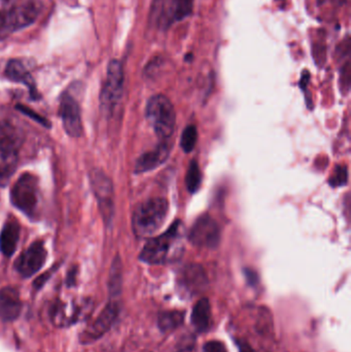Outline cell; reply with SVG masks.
Wrapping results in <instances>:
<instances>
[{
  "label": "cell",
  "mask_w": 351,
  "mask_h": 352,
  "mask_svg": "<svg viewBox=\"0 0 351 352\" xmlns=\"http://www.w3.org/2000/svg\"><path fill=\"white\" fill-rule=\"evenodd\" d=\"M78 274V267H73V268L68 272L67 278H66V285H67V287H74V285H76Z\"/></svg>",
  "instance_id": "cell-32"
},
{
  "label": "cell",
  "mask_w": 351,
  "mask_h": 352,
  "mask_svg": "<svg viewBox=\"0 0 351 352\" xmlns=\"http://www.w3.org/2000/svg\"><path fill=\"white\" fill-rule=\"evenodd\" d=\"M191 322L197 332L204 333L210 330L212 326V309L207 298H202L194 306Z\"/></svg>",
  "instance_id": "cell-19"
},
{
  "label": "cell",
  "mask_w": 351,
  "mask_h": 352,
  "mask_svg": "<svg viewBox=\"0 0 351 352\" xmlns=\"http://www.w3.org/2000/svg\"><path fill=\"white\" fill-rule=\"evenodd\" d=\"M23 309L22 300L18 289L5 287L0 289V320L4 322H14Z\"/></svg>",
  "instance_id": "cell-14"
},
{
  "label": "cell",
  "mask_w": 351,
  "mask_h": 352,
  "mask_svg": "<svg viewBox=\"0 0 351 352\" xmlns=\"http://www.w3.org/2000/svg\"><path fill=\"white\" fill-rule=\"evenodd\" d=\"M236 344L238 346L239 352H256L255 349L249 344L245 340H239L236 339Z\"/></svg>",
  "instance_id": "cell-34"
},
{
  "label": "cell",
  "mask_w": 351,
  "mask_h": 352,
  "mask_svg": "<svg viewBox=\"0 0 351 352\" xmlns=\"http://www.w3.org/2000/svg\"><path fill=\"white\" fill-rule=\"evenodd\" d=\"M52 274H53V270H49L47 272H45V274L41 275V276L37 277L36 280L33 283V287H34L36 291L41 289V287L47 283V281L49 280Z\"/></svg>",
  "instance_id": "cell-31"
},
{
  "label": "cell",
  "mask_w": 351,
  "mask_h": 352,
  "mask_svg": "<svg viewBox=\"0 0 351 352\" xmlns=\"http://www.w3.org/2000/svg\"><path fill=\"white\" fill-rule=\"evenodd\" d=\"M189 239L198 248H216L220 239V226L210 215H203L194 223L190 231Z\"/></svg>",
  "instance_id": "cell-9"
},
{
  "label": "cell",
  "mask_w": 351,
  "mask_h": 352,
  "mask_svg": "<svg viewBox=\"0 0 351 352\" xmlns=\"http://www.w3.org/2000/svg\"><path fill=\"white\" fill-rule=\"evenodd\" d=\"M18 0H0V38Z\"/></svg>",
  "instance_id": "cell-26"
},
{
  "label": "cell",
  "mask_w": 351,
  "mask_h": 352,
  "mask_svg": "<svg viewBox=\"0 0 351 352\" xmlns=\"http://www.w3.org/2000/svg\"><path fill=\"white\" fill-rule=\"evenodd\" d=\"M16 109L21 111V113H24V115L28 116V117L32 118L33 120L37 122V123L41 124V125L45 126V127L49 128V121L45 119V118L41 117V116L37 115L36 113H34V111L29 109V107H24V105H18Z\"/></svg>",
  "instance_id": "cell-29"
},
{
  "label": "cell",
  "mask_w": 351,
  "mask_h": 352,
  "mask_svg": "<svg viewBox=\"0 0 351 352\" xmlns=\"http://www.w3.org/2000/svg\"><path fill=\"white\" fill-rule=\"evenodd\" d=\"M12 205L31 219L36 217L39 204V182L36 176L24 173L10 190Z\"/></svg>",
  "instance_id": "cell-4"
},
{
  "label": "cell",
  "mask_w": 351,
  "mask_h": 352,
  "mask_svg": "<svg viewBox=\"0 0 351 352\" xmlns=\"http://www.w3.org/2000/svg\"><path fill=\"white\" fill-rule=\"evenodd\" d=\"M41 2L37 0H22L16 2L14 12L2 33V38L34 23L41 14Z\"/></svg>",
  "instance_id": "cell-11"
},
{
  "label": "cell",
  "mask_w": 351,
  "mask_h": 352,
  "mask_svg": "<svg viewBox=\"0 0 351 352\" xmlns=\"http://www.w3.org/2000/svg\"><path fill=\"white\" fill-rule=\"evenodd\" d=\"M5 76L12 82H21L28 87L31 97L34 100L39 99L41 95L37 92L36 86L32 76L29 74L22 62L18 60H10L5 68Z\"/></svg>",
  "instance_id": "cell-17"
},
{
  "label": "cell",
  "mask_w": 351,
  "mask_h": 352,
  "mask_svg": "<svg viewBox=\"0 0 351 352\" xmlns=\"http://www.w3.org/2000/svg\"><path fill=\"white\" fill-rule=\"evenodd\" d=\"M146 119L157 135L166 140L174 132L177 115L171 101L164 95H155L148 101Z\"/></svg>",
  "instance_id": "cell-3"
},
{
  "label": "cell",
  "mask_w": 351,
  "mask_h": 352,
  "mask_svg": "<svg viewBox=\"0 0 351 352\" xmlns=\"http://www.w3.org/2000/svg\"><path fill=\"white\" fill-rule=\"evenodd\" d=\"M201 173H200L199 165L197 161H193L190 164L188 169L187 177H185V184H187L188 190L191 192H196L201 184Z\"/></svg>",
  "instance_id": "cell-24"
},
{
  "label": "cell",
  "mask_w": 351,
  "mask_h": 352,
  "mask_svg": "<svg viewBox=\"0 0 351 352\" xmlns=\"http://www.w3.org/2000/svg\"><path fill=\"white\" fill-rule=\"evenodd\" d=\"M123 285V268L119 256L115 258L111 265V274H109V296L113 299H117L122 294Z\"/></svg>",
  "instance_id": "cell-23"
},
{
  "label": "cell",
  "mask_w": 351,
  "mask_h": 352,
  "mask_svg": "<svg viewBox=\"0 0 351 352\" xmlns=\"http://www.w3.org/2000/svg\"><path fill=\"white\" fill-rule=\"evenodd\" d=\"M90 180L91 188L98 200L101 214L106 223H111L115 213L113 182L101 170L91 171Z\"/></svg>",
  "instance_id": "cell-8"
},
{
  "label": "cell",
  "mask_w": 351,
  "mask_h": 352,
  "mask_svg": "<svg viewBox=\"0 0 351 352\" xmlns=\"http://www.w3.org/2000/svg\"><path fill=\"white\" fill-rule=\"evenodd\" d=\"M198 131L196 126L190 125L181 134V146L185 153H191L197 144Z\"/></svg>",
  "instance_id": "cell-25"
},
{
  "label": "cell",
  "mask_w": 351,
  "mask_h": 352,
  "mask_svg": "<svg viewBox=\"0 0 351 352\" xmlns=\"http://www.w3.org/2000/svg\"><path fill=\"white\" fill-rule=\"evenodd\" d=\"M185 312L179 310L161 311L158 316V327L163 333L171 332L183 324Z\"/></svg>",
  "instance_id": "cell-21"
},
{
  "label": "cell",
  "mask_w": 351,
  "mask_h": 352,
  "mask_svg": "<svg viewBox=\"0 0 351 352\" xmlns=\"http://www.w3.org/2000/svg\"><path fill=\"white\" fill-rule=\"evenodd\" d=\"M92 310L93 302L90 299L71 304L56 300L49 306V320L57 328H68L88 318Z\"/></svg>",
  "instance_id": "cell-5"
},
{
  "label": "cell",
  "mask_w": 351,
  "mask_h": 352,
  "mask_svg": "<svg viewBox=\"0 0 351 352\" xmlns=\"http://www.w3.org/2000/svg\"><path fill=\"white\" fill-rule=\"evenodd\" d=\"M24 142V134L20 128L8 121H0V150L18 154Z\"/></svg>",
  "instance_id": "cell-15"
},
{
  "label": "cell",
  "mask_w": 351,
  "mask_h": 352,
  "mask_svg": "<svg viewBox=\"0 0 351 352\" xmlns=\"http://www.w3.org/2000/svg\"><path fill=\"white\" fill-rule=\"evenodd\" d=\"M348 173L346 167L340 166L338 165L334 170L333 175L330 178V184L332 186H341L348 182Z\"/></svg>",
  "instance_id": "cell-27"
},
{
  "label": "cell",
  "mask_w": 351,
  "mask_h": 352,
  "mask_svg": "<svg viewBox=\"0 0 351 352\" xmlns=\"http://www.w3.org/2000/svg\"><path fill=\"white\" fill-rule=\"evenodd\" d=\"M245 276H247V283H249L251 287H255V285H258V283H259V277H258V274L255 271L245 269Z\"/></svg>",
  "instance_id": "cell-33"
},
{
  "label": "cell",
  "mask_w": 351,
  "mask_h": 352,
  "mask_svg": "<svg viewBox=\"0 0 351 352\" xmlns=\"http://www.w3.org/2000/svg\"><path fill=\"white\" fill-rule=\"evenodd\" d=\"M203 352H228L224 343L220 341H208L203 347Z\"/></svg>",
  "instance_id": "cell-30"
},
{
  "label": "cell",
  "mask_w": 351,
  "mask_h": 352,
  "mask_svg": "<svg viewBox=\"0 0 351 352\" xmlns=\"http://www.w3.org/2000/svg\"><path fill=\"white\" fill-rule=\"evenodd\" d=\"M177 283L181 295L192 298L205 291L208 285L207 275L200 265L189 264L181 270Z\"/></svg>",
  "instance_id": "cell-12"
},
{
  "label": "cell",
  "mask_w": 351,
  "mask_h": 352,
  "mask_svg": "<svg viewBox=\"0 0 351 352\" xmlns=\"http://www.w3.org/2000/svg\"><path fill=\"white\" fill-rule=\"evenodd\" d=\"M194 2L195 0H171L165 16L167 23L171 24L179 22L191 16L194 10Z\"/></svg>",
  "instance_id": "cell-20"
},
{
  "label": "cell",
  "mask_w": 351,
  "mask_h": 352,
  "mask_svg": "<svg viewBox=\"0 0 351 352\" xmlns=\"http://www.w3.org/2000/svg\"><path fill=\"white\" fill-rule=\"evenodd\" d=\"M20 238V225L14 219H8L0 232V252L3 256H12L16 250Z\"/></svg>",
  "instance_id": "cell-18"
},
{
  "label": "cell",
  "mask_w": 351,
  "mask_h": 352,
  "mask_svg": "<svg viewBox=\"0 0 351 352\" xmlns=\"http://www.w3.org/2000/svg\"><path fill=\"white\" fill-rule=\"evenodd\" d=\"M177 352H196L195 337L183 336L181 340L177 343Z\"/></svg>",
  "instance_id": "cell-28"
},
{
  "label": "cell",
  "mask_w": 351,
  "mask_h": 352,
  "mask_svg": "<svg viewBox=\"0 0 351 352\" xmlns=\"http://www.w3.org/2000/svg\"><path fill=\"white\" fill-rule=\"evenodd\" d=\"M120 311H121V304L117 299L111 298L109 303L97 316L96 320L80 333V342L82 344H90L102 338L117 322Z\"/></svg>",
  "instance_id": "cell-7"
},
{
  "label": "cell",
  "mask_w": 351,
  "mask_h": 352,
  "mask_svg": "<svg viewBox=\"0 0 351 352\" xmlns=\"http://www.w3.org/2000/svg\"><path fill=\"white\" fill-rule=\"evenodd\" d=\"M47 252L43 241L33 242L27 250H25L14 263V269L16 272L24 277L29 278L35 273L38 272L45 261H47Z\"/></svg>",
  "instance_id": "cell-10"
},
{
  "label": "cell",
  "mask_w": 351,
  "mask_h": 352,
  "mask_svg": "<svg viewBox=\"0 0 351 352\" xmlns=\"http://www.w3.org/2000/svg\"><path fill=\"white\" fill-rule=\"evenodd\" d=\"M170 148L167 144H162L157 146L154 151L142 155L135 165V173H144L152 169L158 168L168 158Z\"/></svg>",
  "instance_id": "cell-16"
},
{
  "label": "cell",
  "mask_w": 351,
  "mask_h": 352,
  "mask_svg": "<svg viewBox=\"0 0 351 352\" xmlns=\"http://www.w3.org/2000/svg\"><path fill=\"white\" fill-rule=\"evenodd\" d=\"M166 199L152 198L136 207L132 217V228L139 238L152 237L160 230L168 214Z\"/></svg>",
  "instance_id": "cell-2"
},
{
  "label": "cell",
  "mask_w": 351,
  "mask_h": 352,
  "mask_svg": "<svg viewBox=\"0 0 351 352\" xmlns=\"http://www.w3.org/2000/svg\"><path fill=\"white\" fill-rule=\"evenodd\" d=\"M185 240V228L181 221H177L165 233L148 240L140 252L139 260L150 265L175 262L183 256Z\"/></svg>",
  "instance_id": "cell-1"
},
{
  "label": "cell",
  "mask_w": 351,
  "mask_h": 352,
  "mask_svg": "<svg viewBox=\"0 0 351 352\" xmlns=\"http://www.w3.org/2000/svg\"><path fill=\"white\" fill-rule=\"evenodd\" d=\"M18 154L0 150V186H5L16 171Z\"/></svg>",
  "instance_id": "cell-22"
},
{
  "label": "cell",
  "mask_w": 351,
  "mask_h": 352,
  "mask_svg": "<svg viewBox=\"0 0 351 352\" xmlns=\"http://www.w3.org/2000/svg\"><path fill=\"white\" fill-rule=\"evenodd\" d=\"M60 117L66 133L71 138L82 135V122L80 107L78 101L69 94H64L60 101Z\"/></svg>",
  "instance_id": "cell-13"
},
{
  "label": "cell",
  "mask_w": 351,
  "mask_h": 352,
  "mask_svg": "<svg viewBox=\"0 0 351 352\" xmlns=\"http://www.w3.org/2000/svg\"><path fill=\"white\" fill-rule=\"evenodd\" d=\"M123 88V66L117 60H111L107 66L106 78L100 93L101 109L107 115L115 111L121 100Z\"/></svg>",
  "instance_id": "cell-6"
}]
</instances>
